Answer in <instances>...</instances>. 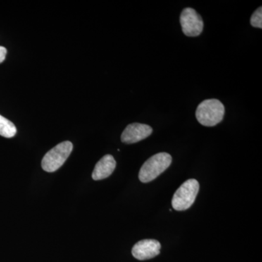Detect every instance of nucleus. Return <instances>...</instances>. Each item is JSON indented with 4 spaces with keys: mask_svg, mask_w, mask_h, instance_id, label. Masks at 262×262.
<instances>
[{
    "mask_svg": "<svg viewBox=\"0 0 262 262\" xmlns=\"http://www.w3.org/2000/svg\"><path fill=\"white\" fill-rule=\"evenodd\" d=\"M251 24L256 28H262V8H258L251 15Z\"/></svg>",
    "mask_w": 262,
    "mask_h": 262,
    "instance_id": "obj_10",
    "label": "nucleus"
},
{
    "mask_svg": "<svg viewBox=\"0 0 262 262\" xmlns=\"http://www.w3.org/2000/svg\"><path fill=\"white\" fill-rule=\"evenodd\" d=\"M6 54V48L3 47V46H0V63H3V62L5 61Z\"/></svg>",
    "mask_w": 262,
    "mask_h": 262,
    "instance_id": "obj_11",
    "label": "nucleus"
},
{
    "mask_svg": "<svg viewBox=\"0 0 262 262\" xmlns=\"http://www.w3.org/2000/svg\"><path fill=\"white\" fill-rule=\"evenodd\" d=\"M73 149L70 141H63L46 153L42 160V167L48 173L56 171L61 168Z\"/></svg>",
    "mask_w": 262,
    "mask_h": 262,
    "instance_id": "obj_4",
    "label": "nucleus"
},
{
    "mask_svg": "<svg viewBox=\"0 0 262 262\" xmlns=\"http://www.w3.org/2000/svg\"><path fill=\"white\" fill-rule=\"evenodd\" d=\"M172 163V157L168 153L160 152L151 156L141 166L139 178L141 182L154 180L168 169Z\"/></svg>",
    "mask_w": 262,
    "mask_h": 262,
    "instance_id": "obj_2",
    "label": "nucleus"
},
{
    "mask_svg": "<svg viewBox=\"0 0 262 262\" xmlns=\"http://www.w3.org/2000/svg\"><path fill=\"white\" fill-rule=\"evenodd\" d=\"M160 248L161 245L156 239H142L133 247L132 254L138 260L150 259L160 254Z\"/></svg>",
    "mask_w": 262,
    "mask_h": 262,
    "instance_id": "obj_6",
    "label": "nucleus"
},
{
    "mask_svg": "<svg viewBox=\"0 0 262 262\" xmlns=\"http://www.w3.org/2000/svg\"><path fill=\"white\" fill-rule=\"evenodd\" d=\"M16 132L14 124L0 115V136L10 139L15 136Z\"/></svg>",
    "mask_w": 262,
    "mask_h": 262,
    "instance_id": "obj_9",
    "label": "nucleus"
},
{
    "mask_svg": "<svg viewBox=\"0 0 262 262\" xmlns=\"http://www.w3.org/2000/svg\"><path fill=\"white\" fill-rule=\"evenodd\" d=\"M116 161L111 155L103 156L96 164L92 173V178L95 181L102 180L107 178L115 170Z\"/></svg>",
    "mask_w": 262,
    "mask_h": 262,
    "instance_id": "obj_8",
    "label": "nucleus"
},
{
    "mask_svg": "<svg viewBox=\"0 0 262 262\" xmlns=\"http://www.w3.org/2000/svg\"><path fill=\"white\" fill-rule=\"evenodd\" d=\"M152 131L151 127L145 124H130L122 132L121 141L125 144H135L149 137Z\"/></svg>",
    "mask_w": 262,
    "mask_h": 262,
    "instance_id": "obj_7",
    "label": "nucleus"
},
{
    "mask_svg": "<svg viewBox=\"0 0 262 262\" xmlns=\"http://www.w3.org/2000/svg\"><path fill=\"white\" fill-rule=\"evenodd\" d=\"M225 108L218 99H206L202 101L196 110L198 121L203 126L213 127L223 120Z\"/></svg>",
    "mask_w": 262,
    "mask_h": 262,
    "instance_id": "obj_1",
    "label": "nucleus"
},
{
    "mask_svg": "<svg viewBox=\"0 0 262 262\" xmlns=\"http://www.w3.org/2000/svg\"><path fill=\"white\" fill-rule=\"evenodd\" d=\"M200 184L195 179H189L177 189L172 199V206L176 211H185L190 208L199 192Z\"/></svg>",
    "mask_w": 262,
    "mask_h": 262,
    "instance_id": "obj_3",
    "label": "nucleus"
},
{
    "mask_svg": "<svg viewBox=\"0 0 262 262\" xmlns=\"http://www.w3.org/2000/svg\"><path fill=\"white\" fill-rule=\"evenodd\" d=\"M180 23L183 32L187 37H198L203 30V20L195 10L187 8L180 15Z\"/></svg>",
    "mask_w": 262,
    "mask_h": 262,
    "instance_id": "obj_5",
    "label": "nucleus"
}]
</instances>
